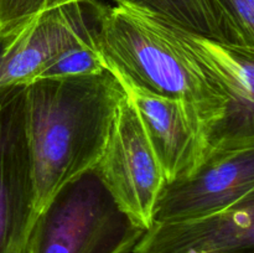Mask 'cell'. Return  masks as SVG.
Returning <instances> with one entry per match:
<instances>
[{
  "instance_id": "6da1fadb",
  "label": "cell",
  "mask_w": 254,
  "mask_h": 253,
  "mask_svg": "<svg viewBox=\"0 0 254 253\" xmlns=\"http://www.w3.org/2000/svg\"><path fill=\"white\" fill-rule=\"evenodd\" d=\"M197 36L145 10L96 0V39L106 68L178 101L208 149L230 96Z\"/></svg>"
},
{
  "instance_id": "7a4b0ae2",
  "label": "cell",
  "mask_w": 254,
  "mask_h": 253,
  "mask_svg": "<svg viewBox=\"0 0 254 253\" xmlns=\"http://www.w3.org/2000/svg\"><path fill=\"white\" fill-rule=\"evenodd\" d=\"M124 97L118 79L108 71L39 79L25 87L35 220L64 186L93 170Z\"/></svg>"
},
{
  "instance_id": "3957f363",
  "label": "cell",
  "mask_w": 254,
  "mask_h": 253,
  "mask_svg": "<svg viewBox=\"0 0 254 253\" xmlns=\"http://www.w3.org/2000/svg\"><path fill=\"white\" fill-rule=\"evenodd\" d=\"M144 232L89 171L64 186L37 216L27 253H133Z\"/></svg>"
},
{
  "instance_id": "277c9868",
  "label": "cell",
  "mask_w": 254,
  "mask_h": 253,
  "mask_svg": "<svg viewBox=\"0 0 254 253\" xmlns=\"http://www.w3.org/2000/svg\"><path fill=\"white\" fill-rule=\"evenodd\" d=\"M92 171L134 225L144 231L150 228L166 180L127 96L119 103L106 148Z\"/></svg>"
},
{
  "instance_id": "5b68a950",
  "label": "cell",
  "mask_w": 254,
  "mask_h": 253,
  "mask_svg": "<svg viewBox=\"0 0 254 253\" xmlns=\"http://www.w3.org/2000/svg\"><path fill=\"white\" fill-rule=\"evenodd\" d=\"M92 0L69 2L0 30V106L40 79L60 51L91 21Z\"/></svg>"
},
{
  "instance_id": "8992f818",
  "label": "cell",
  "mask_w": 254,
  "mask_h": 253,
  "mask_svg": "<svg viewBox=\"0 0 254 253\" xmlns=\"http://www.w3.org/2000/svg\"><path fill=\"white\" fill-rule=\"evenodd\" d=\"M250 198H254V146L211 151L195 173L164 186L153 222L217 213Z\"/></svg>"
},
{
  "instance_id": "52a82bcc",
  "label": "cell",
  "mask_w": 254,
  "mask_h": 253,
  "mask_svg": "<svg viewBox=\"0 0 254 253\" xmlns=\"http://www.w3.org/2000/svg\"><path fill=\"white\" fill-rule=\"evenodd\" d=\"M24 91L20 89L0 106V253H27L35 223Z\"/></svg>"
},
{
  "instance_id": "ba28073f",
  "label": "cell",
  "mask_w": 254,
  "mask_h": 253,
  "mask_svg": "<svg viewBox=\"0 0 254 253\" xmlns=\"http://www.w3.org/2000/svg\"><path fill=\"white\" fill-rule=\"evenodd\" d=\"M111 72L138 112L146 138L163 169L166 184L195 173L207 154V144L190 126L183 106L139 86L113 68Z\"/></svg>"
},
{
  "instance_id": "9c48e42d",
  "label": "cell",
  "mask_w": 254,
  "mask_h": 253,
  "mask_svg": "<svg viewBox=\"0 0 254 253\" xmlns=\"http://www.w3.org/2000/svg\"><path fill=\"white\" fill-rule=\"evenodd\" d=\"M133 253H254V198L217 213L153 222Z\"/></svg>"
},
{
  "instance_id": "30bf717a",
  "label": "cell",
  "mask_w": 254,
  "mask_h": 253,
  "mask_svg": "<svg viewBox=\"0 0 254 253\" xmlns=\"http://www.w3.org/2000/svg\"><path fill=\"white\" fill-rule=\"evenodd\" d=\"M198 42L230 96L226 118L207 153L254 146V50L203 36Z\"/></svg>"
},
{
  "instance_id": "8fae6325",
  "label": "cell",
  "mask_w": 254,
  "mask_h": 253,
  "mask_svg": "<svg viewBox=\"0 0 254 253\" xmlns=\"http://www.w3.org/2000/svg\"><path fill=\"white\" fill-rule=\"evenodd\" d=\"M151 12L191 34L226 42L205 0H111Z\"/></svg>"
},
{
  "instance_id": "7c38bea8",
  "label": "cell",
  "mask_w": 254,
  "mask_h": 253,
  "mask_svg": "<svg viewBox=\"0 0 254 253\" xmlns=\"http://www.w3.org/2000/svg\"><path fill=\"white\" fill-rule=\"evenodd\" d=\"M226 44L254 50V0H205Z\"/></svg>"
},
{
  "instance_id": "4fadbf2b",
  "label": "cell",
  "mask_w": 254,
  "mask_h": 253,
  "mask_svg": "<svg viewBox=\"0 0 254 253\" xmlns=\"http://www.w3.org/2000/svg\"><path fill=\"white\" fill-rule=\"evenodd\" d=\"M82 0H0V30H6L62 5Z\"/></svg>"
}]
</instances>
